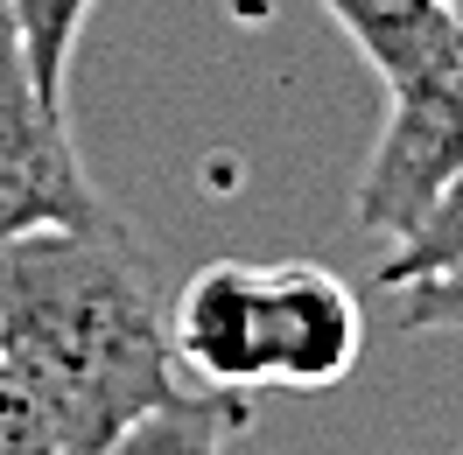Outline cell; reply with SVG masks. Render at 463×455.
<instances>
[{"instance_id": "6da1fadb", "label": "cell", "mask_w": 463, "mask_h": 455, "mask_svg": "<svg viewBox=\"0 0 463 455\" xmlns=\"http://www.w3.org/2000/svg\"><path fill=\"white\" fill-rule=\"evenodd\" d=\"M0 365L50 406L63 455H106L141 413L190 393L169 350V302L119 218L0 246Z\"/></svg>"}, {"instance_id": "7a4b0ae2", "label": "cell", "mask_w": 463, "mask_h": 455, "mask_svg": "<svg viewBox=\"0 0 463 455\" xmlns=\"http://www.w3.org/2000/svg\"><path fill=\"white\" fill-rule=\"evenodd\" d=\"M463 169V29L421 57L407 78L386 85V126H379L365 175H358V231L401 238L421 225V210L442 197V182Z\"/></svg>"}, {"instance_id": "3957f363", "label": "cell", "mask_w": 463, "mask_h": 455, "mask_svg": "<svg viewBox=\"0 0 463 455\" xmlns=\"http://www.w3.org/2000/svg\"><path fill=\"white\" fill-rule=\"evenodd\" d=\"M113 218L91 190L63 98H43L22 63V42L0 14V246L22 231H63Z\"/></svg>"}, {"instance_id": "277c9868", "label": "cell", "mask_w": 463, "mask_h": 455, "mask_svg": "<svg viewBox=\"0 0 463 455\" xmlns=\"http://www.w3.org/2000/svg\"><path fill=\"white\" fill-rule=\"evenodd\" d=\"M365 358V309L317 259H260L253 281V393H330Z\"/></svg>"}, {"instance_id": "5b68a950", "label": "cell", "mask_w": 463, "mask_h": 455, "mask_svg": "<svg viewBox=\"0 0 463 455\" xmlns=\"http://www.w3.org/2000/svg\"><path fill=\"white\" fill-rule=\"evenodd\" d=\"M323 7H330V22L351 35V50L373 63L386 85L407 78L421 57H435L449 42V29H457L442 0H323Z\"/></svg>"}, {"instance_id": "8992f818", "label": "cell", "mask_w": 463, "mask_h": 455, "mask_svg": "<svg viewBox=\"0 0 463 455\" xmlns=\"http://www.w3.org/2000/svg\"><path fill=\"white\" fill-rule=\"evenodd\" d=\"M246 393H211V385H190L175 393L169 406H155L119 434L106 455H225L232 434H246Z\"/></svg>"}, {"instance_id": "52a82bcc", "label": "cell", "mask_w": 463, "mask_h": 455, "mask_svg": "<svg viewBox=\"0 0 463 455\" xmlns=\"http://www.w3.org/2000/svg\"><path fill=\"white\" fill-rule=\"evenodd\" d=\"M85 14H91V0H7V29L22 42V63H29L43 98H63V85H71Z\"/></svg>"}, {"instance_id": "ba28073f", "label": "cell", "mask_w": 463, "mask_h": 455, "mask_svg": "<svg viewBox=\"0 0 463 455\" xmlns=\"http://www.w3.org/2000/svg\"><path fill=\"white\" fill-rule=\"evenodd\" d=\"M457 253H463V169L442 182V197L421 210V225L393 238V253L379 259L373 281L393 294V287H407V281H429V274H442Z\"/></svg>"}, {"instance_id": "9c48e42d", "label": "cell", "mask_w": 463, "mask_h": 455, "mask_svg": "<svg viewBox=\"0 0 463 455\" xmlns=\"http://www.w3.org/2000/svg\"><path fill=\"white\" fill-rule=\"evenodd\" d=\"M0 455H63V434L50 406L22 385V371L0 365Z\"/></svg>"}, {"instance_id": "30bf717a", "label": "cell", "mask_w": 463, "mask_h": 455, "mask_svg": "<svg viewBox=\"0 0 463 455\" xmlns=\"http://www.w3.org/2000/svg\"><path fill=\"white\" fill-rule=\"evenodd\" d=\"M401 294V330H414V337H435V330H463V253L442 266V274H429V281H407L393 287Z\"/></svg>"}, {"instance_id": "8fae6325", "label": "cell", "mask_w": 463, "mask_h": 455, "mask_svg": "<svg viewBox=\"0 0 463 455\" xmlns=\"http://www.w3.org/2000/svg\"><path fill=\"white\" fill-rule=\"evenodd\" d=\"M442 7H449V22H457V29H463V0H442Z\"/></svg>"}, {"instance_id": "7c38bea8", "label": "cell", "mask_w": 463, "mask_h": 455, "mask_svg": "<svg viewBox=\"0 0 463 455\" xmlns=\"http://www.w3.org/2000/svg\"><path fill=\"white\" fill-rule=\"evenodd\" d=\"M0 14H7V0H0Z\"/></svg>"}]
</instances>
